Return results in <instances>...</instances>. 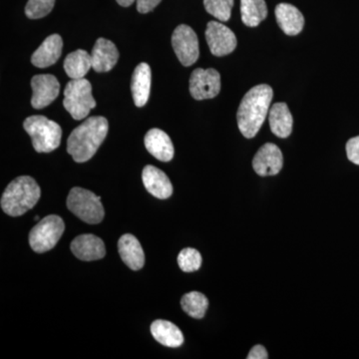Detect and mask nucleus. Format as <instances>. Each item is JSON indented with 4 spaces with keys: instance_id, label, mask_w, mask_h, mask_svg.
Masks as SVG:
<instances>
[{
    "instance_id": "1",
    "label": "nucleus",
    "mask_w": 359,
    "mask_h": 359,
    "mask_svg": "<svg viewBox=\"0 0 359 359\" xmlns=\"http://www.w3.org/2000/svg\"><path fill=\"white\" fill-rule=\"evenodd\" d=\"M273 91L269 85L252 87L243 98L237 113L238 126L245 138H254L263 126Z\"/></svg>"
},
{
    "instance_id": "2",
    "label": "nucleus",
    "mask_w": 359,
    "mask_h": 359,
    "mask_svg": "<svg viewBox=\"0 0 359 359\" xmlns=\"http://www.w3.org/2000/svg\"><path fill=\"white\" fill-rule=\"evenodd\" d=\"M109 124L102 116H95L85 120L71 132L67 140V152L77 163L87 162L96 154L105 140Z\"/></svg>"
},
{
    "instance_id": "3",
    "label": "nucleus",
    "mask_w": 359,
    "mask_h": 359,
    "mask_svg": "<svg viewBox=\"0 0 359 359\" xmlns=\"http://www.w3.org/2000/svg\"><path fill=\"white\" fill-rule=\"evenodd\" d=\"M41 196L39 184L29 176L14 179L1 197V209L11 217H20L32 210Z\"/></svg>"
},
{
    "instance_id": "4",
    "label": "nucleus",
    "mask_w": 359,
    "mask_h": 359,
    "mask_svg": "<svg viewBox=\"0 0 359 359\" xmlns=\"http://www.w3.org/2000/svg\"><path fill=\"white\" fill-rule=\"evenodd\" d=\"M23 127L32 137L34 150L39 153H50L60 146L62 129L57 123L44 116H30Z\"/></svg>"
},
{
    "instance_id": "5",
    "label": "nucleus",
    "mask_w": 359,
    "mask_h": 359,
    "mask_svg": "<svg viewBox=\"0 0 359 359\" xmlns=\"http://www.w3.org/2000/svg\"><path fill=\"white\" fill-rule=\"evenodd\" d=\"M67 208L77 218L90 224L101 223L105 215L101 198L79 187L71 189L68 194Z\"/></svg>"
},
{
    "instance_id": "6",
    "label": "nucleus",
    "mask_w": 359,
    "mask_h": 359,
    "mask_svg": "<svg viewBox=\"0 0 359 359\" xmlns=\"http://www.w3.org/2000/svg\"><path fill=\"white\" fill-rule=\"evenodd\" d=\"M63 105L73 119L82 120L88 116L96 106L92 95V86L88 80L72 79L66 85Z\"/></svg>"
},
{
    "instance_id": "7",
    "label": "nucleus",
    "mask_w": 359,
    "mask_h": 359,
    "mask_svg": "<svg viewBox=\"0 0 359 359\" xmlns=\"http://www.w3.org/2000/svg\"><path fill=\"white\" fill-rule=\"evenodd\" d=\"M65 224L56 215L45 217L29 233V244L34 252L42 254L55 247L63 233Z\"/></svg>"
},
{
    "instance_id": "8",
    "label": "nucleus",
    "mask_w": 359,
    "mask_h": 359,
    "mask_svg": "<svg viewBox=\"0 0 359 359\" xmlns=\"http://www.w3.org/2000/svg\"><path fill=\"white\" fill-rule=\"evenodd\" d=\"M172 45L182 65L191 66L197 62L200 56L199 40L190 26L181 25L174 30Z\"/></svg>"
},
{
    "instance_id": "9",
    "label": "nucleus",
    "mask_w": 359,
    "mask_h": 359,
    "mask_svg": "<svg viewBox=\"0 0 359 359\" xmlns=\"http://www.w3.org/2000/svg\"><path fill=\"white\" fill-rule=\"evenodd\" d=\"M221 91V75L216 69L197 68L190 78V93L196 100L215 98Z\"/></svg>"
},
{
    "instance_id": "10",
    "label": "nucleus",
    "mask_w": 359,
    "mask_h": 359,
    "mask_svg": "<svg viewBox=\"0 0 359 359\" xmlns=\"http://www.w3.org/2000/svg\"><path fill=\"white\" fill-rule=\"evenodd\" d=\"M205 39L212 55H228L235 50L238 41L235 33L218 21H210L205 29Z\"/></svg>"
},
{
    "instance_id": "11",
    "label": "nucleus",
    "mask_w": 359,
    "mask_h": 359,
    "mask_svg": "<svg viewBox=\"0 0 359 359\" xmlns=\"http://www.w3.org/2000/svg\"><path fill=\"white\" fill-rule=\"evenodd\" d=\"M32 105L35 109H43L50 105L59 95L60 84L51 74L36 75L32 80Z\"/></svg>"
},
{
    "instance_id": "12",
    "label": "nucleus",
    "mask_w": 359,
    "mask_h": 359,
    "mask_svg": "<svg viewBox=\"0 0 359 359\" xmlns=\"http://www.w3.org/2000/svg\"><path fill=\"white\" fill-rule=\"evenodd\" d=\"M283 157L282 151L273 143H266L257 151L252 168L262 177L275 176L283 169Z\"/></svg>"
},
{
    "instance_id": "13",
    "label": "nucleus",
    "mask_w": 359,
    "mask_h": 359,
    "mask_svg": "<svg viewBox=\"0 0 359 359\" xmlns=\"http://www.w3.org/2000/svg\"><path fill=\"white\" fill-rule=\"evenodd\" d=\"M70 249L77 259L85 262L97 261L106 255L103 241L92 233L78 236L71 243Z\"/></svg>"
},
{
    "instance_id": "14",
    "label": "nucleus",
    "mask_w": 359,
    "mask_h": 359,
    "mask_svg": "<svg viewBox=\"0 0 359 359\" xmlns=\"http://www.w3.org/2000/svg\"><path fill=\"white\" fill-rule=\"evenodd\" d=\"M142 180L146 190L158 199L165 200L173 194V186L164 172L154 166H146L142 172Z\"/></svg>"
},
{
    "instance_id": "15",
    "label": "nucleus",
    "mask_w": 359,
    "mask_h": 359,
    "mask_svg": "<svg viewBox=\"0 0 359 359\" xmlns=\"http://www.w3.org/2000/svg\"><path fill=\"white\" fill-rule=\"evenodd\" d=\"M119 59L117 47L110 40L99 39L92 49V68L96 72H108L114 68Z\"/></svg>"
},
{
    "instance_id": "16",
    "label": "nucleus",
    "mask_w": 359,
    "mask_h": 359,
    "mask_svg": "<svg viewBox=\"0 0 359 359\" xmlns=\"http://www.w3.org/2000/svg\"><path fill=\"white\" fill-rule=\"evenodd\" d=\"M118 250L124 264L132 271H139L145 264V254L138 238L131 233L123 235L118 241Z\"/></svg>"
},
{
    "instance_id": "17",
    "label": "nucleus",
    "mask_w": 359,
    "mask_h": 359,
    "mask_svg": "<svg viewBox=\"0 0 359 359\" xmlns=\"http://www.w3.org/2000/svg\"><path fill=\"white\" fill-rule=\"evenodd\" d=\"M62 47L63 40L60 35H50L32 54V65L39 68H46L55 65L62 53Z\"/></svg>"
},
{
    "instance_id": "18",
    "label": "nucleus",
    "mask_w": 359,
    "mask_h": 359,
    "mask_svg": "<svg viewBox=\"0 0 359 359\" xmlns=\"http://www.w3.org/2000/svg\"><path fill=\"white\" fill-rule=\"evenodd\" d=\"M145 146L148 152L156 159L170 162L174 158V146L171 139L162 130L154 128L148 131L145 136Z\"/></svg>"
},
{
    "instance_id": "19",
    "label": "nucleus",
    "mask_w": 359,
    "mask_h": 359,
    "mask_svg": "<svg viewBox=\"0 0 359 359\" xmlns=\"http://www.w3.org/2000/svg\"><path fill=\"white\" fill-rule=\"evenodd\" d=\"M276 22L280 29L290 36L299 34L304 29V15L297 7L289 4H280L276 7Z\"/></svg>"
},
{
    "instance_id": "20",
    "label": "nucleus",
    "mask_w": 359,
    "mask_h": 359,
    "mask_svg": "<svg viewBox=\"0 0 359 359\" xmlns=\"http://www.w3.org/2000/svg\"><path fill=\"white\" fill-rule=\"evenodd\" d=\"M152 73L147 63H140L135 68L132 76L131 90L134 103L137 107H143L148 102L150 96Z\"/></svg>"
},
{
    "instance_id": "21",
    "label": "nucleus",
    "mask_w": 359,
    "mask_h": 359,
    "mask_svg": "<svg viewBox=\"0 0 359 359\" xmlns=\"http://www.w3.org/2000/svg\"><path fill=\"white\" fill-rule=\"evenodd\" d=\"M269 126L271 132L278 138H287L292 132V113L285 103H276L269 111Z\"/></svg>"
},
{
    "instance_id": "22",
    "label": "nucleus",
    "mask_w": 359,
    "mask_h": 359,
    "mask_svg": "<svg viewBox=\"0 0 359 359\" xmlns=\"http://www.w3.org/2000/svg\"><path fill=\"white\" fill-rule=\"evenodd\" d=\"M151 334L162 346L180 347L183 344L184 335L180 328L170 321L158 320L151 325Z\"/></svg>"
},
{
    "instance_id": "23",
    "label": "nucleus",
    "mask_w": 359,
    "mask_h": 359,
    "mask_svg": "<svg viewBox=\"0 0 359 359\" xmlns=\"http://www.w3.org/2000/svg\"><path fill=\"white\" fill-rule=\"evenodd\" d=\"M91 67V55L82 49L71 52L65 58V70L71 79H82Z\"/></svg>"
},
{
    "instance_id": "24",
    "label": "nucleus",
    "mask_w": 359,
    "mask_h": 359,
    "mask_svg": "<svg viewBox=\"0 0 359 359\" xmlns=\"http://www.w3.org/2000/svg\"><path fill=\"white\" fill-rule=\"evenodd\" d=\"M242 21L249 27H256L268 16V7L264 0H241Z\"/></svg>"
},
{
    "instance_id": "25",
    "label": "nucleus",
    "mask_w": 359,
    "mask_h": 359,
    "mask_svg": "<svg viewBox=\"0 0 359 359\" xmlns=\"http://www.w3.org/2000/svg\"><path fill=\"white\" fill-rule=\"evenodd\" d=\"M182 309L194 318H203L209 306V301L205 294L199 292L186 294L181 299Z\"/></svg>"
},
{
    "instance_id": "26",
    "label": "nucleus",
    "mask_w": 359,
    "mask_h": 359,
    "mask_svg": "<svg viewBox=\"0 0 359 359\" xmlns=\"http://www.w3.org/2000/svg\"><path fill=\"white\" fill-rule=\"evenodd\" d=\"M204 6L208 13L226 22L230 20L233 0H204Z\"/></svg>"
},
{
    "instance_id": "27",
    "label": "nucleus",
    "mask_w": 359,
    "mask_h": 359,
    "mask_svg": "<svg viewBox=\"0 0 359 359\" xmlns=\"http://www.w3.org/2000/svg\"><path fill=\"white\" fill-rule=\"evenodd\" d=\"M178 264L180 269L185 273H193L202 266V256L197 250L187 248L180 252Z\"/></svg>"
},
{
    "instance_id": "28",
    "label": "nucleus",
    "mask_w": 359,
    "mask_h": 359,
    "mask_svg": "<svg viewBox=\"0 0 359 359\" xmlns=\"http://www.w3.org/2000/svg\"><path fill=\"white\" fill-rule=\"evenodd\" d=\"M55 0H28L25 14L30 20H39L48 15L53 9Z\"/></svg>"
},
{
    "instance_id": "29",
    "label": "nucleus",
    "mask_w": 359,
    "mask_h": 359,
    "mask_svg": "<svg viewBox=\"0 0 359 359\" xmlns=\"http://www.w3.org/2000/svg\"><path fill=\"white\" fill-rule=\"evenodd\" d=\"M346 154L351 162L359 165V136L354 137L347 142Z\"/></svg>"
},
{
    "instance_id": "30",
    "label": "nucleus",
    "mask_w": 359,
    "mask_h": 359,
    "mask_svg": "<svg viewBox=\"0 0 359 359\" xmlns=\"http://www.w3.org/2000/svg\"><path fill=\"white\" fill-rule=\"evenodd\" d=\"M162 0H137V11L140 13H148L159 6Z\"/></svg>"
},
{
    "instance_id": "31",
    "label": "nucleus",
    "mask_w": 359,
    "mask_h": 359,
    "mask_svg": "<svg viewBox=\"0 0 359 359\" xmlns=\"http://www.w3.org/2000/svg\"><path fill=\"white\" fill-rule=\"evenodd\" d=\"M248 359H268L269 354L263 346H256L250 349Z\"/></svg>"
},
{
    "instance_id": "32",
    "label": "nucleus",
    "mask_w": 359,
    "mask_h": 359,
    "mask_svg": "<svg viewBox=\"0 0 359 359\" xmlns=\"http://www.w3.org/2000/svg\"><path fill=\"white\" fill-rule=\"evenodd\" d=\"M121 6L128 7L134 4L135 0H116Z\"/></svg>"
},
{
    "instance_id": "33",
    "label": "nucleus",
    "mask_w": 359,
    "mask_h": 359,
    "mask_svg": "<svg viewBox=\"0 0 359 359\" xmlns=\"http://www.w3.org/2000/svg\"><path fill=\"white\" fill-rule=\"evenodd\" d=\"M34 219H35V221H37V219H39V216H35Z\"/></svg>"
}]
</instances>
